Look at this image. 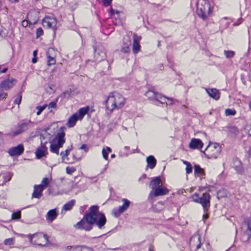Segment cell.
Returning <instances> with one entry per match:
<instances>
[{
	"mask_svg": "<svg viewBox=\"0 0 251 251\" xmlns=\"http://www.w3.org/2000/svg\"><path fill=\"white\" fill-rule=\"evenodd\" d=\"M197 13L199 16L206 19L212 13L211 6L207 1H199L197 2Z\"/></svg>",
	"mask_w": 251,
	"mask_h": 251,
	"instance_id": "7a4b0ae2",
	"label": "cell"
},
{
	"mask_svg": "<svg viewBox=\"0 0 251 251\" xmlns=\"http://www.w3.org/2000/svg\"><path fill=\"white\" fill-rule=\"evenodd\" d=\"M195 172L197 173V174H202L204 172V170L202 169L199 166H195Z\"/></svg>",
	"mask_w": 251,
	"mask_h": 251,
	"instance_id": "8d00e7d4",
	"label": "cell"
},
{
	"mask_svg": "<svg viewBox=\"0 0 251 251\" xmlns=\"http://www.w3.org/2000/svg\"><path fill=\"white\" fill-rule=\"evenodd\" d=\"M148 166L150 168L153 169L156 166V158L153 156H149L147 159Z\"/></svg>",
	"mask_w": 251,
	"mask_h": 251,
	"instance_id": "603a6c76",
	"label": "cell"
},
{
	"mask_svg": "<svg viewBox=\"0 0 251 251\" xmlns=\"http://www.w3.org/2000/svg\"><path fill=\"white\" fill-rule=\"evenodd\" d=\"M57 129L58 125L57 124H54L44 130L41 135V139L42 143L45 144L48 142L51 139L52 137L56 134Z\"/></svg>",
	"mask_w": 251,
	"mask_h": 251,
	"instance_id": "277c9868",
	"label": "cell"
},
{
	"mask_svg": "<svg viewBox=\"0 0 251 251\" xmlns=\"http://www.w3.org/2000/svg\"><path fill=\"white\" fill-rule=\"evenodd\" d=\"M211 197L207 193L203 194V196L199 199L198 202L201 203L205 208H208L209 206Z\"/></svg>",
	"mask_w": 251,
	"mask_h": 251,
	"instance_id": "4fadbf2b",
	"label": "cell"
},
{
	"mask_svg": "<svg viewBox=\"0 0 251 251\" xmlns=\"http://www.w3.org/2000/svg\"><path fill=\"white\" fill-rule=\"evenodd\" d=\"M47 153V148L45 145L41 146L37 150L35 153L36 156L37 158H41L45 156Z\"/></svg>",
	"mask_w": 251,
	"mask_h": 251,
	"instance_id": "ac0fdd59",
	"label": "cell"
},
{
	"mask_svg": "<svg viewBox=\"0 0 251 251\" xmlns=\"http://www.w3.org/2000/svg\"><path fill=\"white\" fill-rule=\"evenodd\" d=\"M225 114L227 116L235 115L236 114V111L233 109H227L226 110Z\"/></svg>",
	"mask_w": 251,
	"mask_h": 251,
	"instance_id": "1f68e13d",
	"label": "cell"
},
{
	"mask_svg": "<svg viewBox=\"0 0 251 251\" xmlns=\"http://www.w3.org/2000/svg\"><path fill=\"white\" fill-rule=\"evenodd\" d=\"M37 61V59L35 58V57H34V58L33 59V60H32V62H33V63H36Z\"/></svg>",
	"mask_w": 251,
	"mask_h": 251,
	"instance_id": "bcb514c9",
	"label": "cell"
},
{
	"mask_svg": "<svg viewBox=\"0 0 251 251\" xmlns=\"http://www.w3.org/2000/svg\"><path fill=\"white\" fill-rule=\"evenodd\" d=\"M56 104H55V103H52L51 104L49 105V108H55V107H56Z\"/></svg>",
	"mask_w": 251,
	"mask_h": 251,
	"instance_id": "ee69618b",
	"label": "cell"
},
{
	"mask_svg": "<svg viewBox=\"0 0 251 251\" xmlns=\"http://www.w3.org/2000/svg\"><path fill=\"white\" fill-rule=\"evenodd\" d=\"M30 240L33 244L40 246H45L48 243L47 237L42 233H37L33 235Z\"/></svg>",
	"mask_w": 251,
	"mask_h": 251,
	"instance_id": "8992f818",
	"label": "cell"
},
{
	"mask_svg": "<svg viewBox=\"0 0 251 251\" xmlns=\"http://www.w3.org/2000/svg\"><path fill=\"white\" fill-rule=\"evenodd\" d=\"M150 187L152 188H158L163 185V182L159 179H156L151 182Z\"/></svg>",
	"mask_w": 251,
	"mask_h": 251,
	"instance_id": "d4e9b609",
	"label": "cell"
},
{
	"mask_svg": "<svg viewBox=\"0 0 251 251\" xmlns=\"http://www.w3.org/2000/svg\"><path fill=\"white\" fill-rule=\"evenodd\" d=\"M125 98L121 94L117 92L110 94L106 101V107L110 111L116 108H120L125 104Z\"/></svg>",
	"mask_w": 251,
	"mask_h": 251,
	"instance_id": "6da1fadb",
	"label": "cell"
},
{
	"mask_svg": "<svg viewBox=\"0 0 251 251\" xmlns=\"http://www.w3.org/2000/svg\"><path fill=\"white\" fill-rule=\"evenodd\" d=\"M169 192L168 189L163 187H159L155 190V194L156 196L165 195Z\"/></svg>",
	"mask_w": 251,
	"mask_h": 251,
	"instance_id": "44dd1931",
	"label": "cell"
},
{
	"mask_svg": "<svg viewBox=\"0 0 251 251\" xmlns=\"http://www.w3.org/2000/svg\"><path fill=\"white\" fill-rule=\"evenodd\" d=\"M222 148L218 143H210L205 149L204 153L209 158H216L221 154Z\"/></svg>",
	"mask_w": 251,
	"mask_h": 251,
	"instance_id": "3957f363",
	"label": "cell"
},
{
	"mask_svg": "<svg viewBox=\"0 0 251 251\" xmlns=\"http://www.w3.org/2000/svg\"><path fill=\"white\" fill-rule=\"evenodd\" d=\"M140 46L139 40L134 39V45H133V51L134 54H136L140 51Z\"/></svg>",
	"mask_w": 251,
	"mask_h": 251,
	"instance_id": "4316f807",
	"label": "cell"
},
{
	"mask_svg": "<svg viewBox=\"0 0 251 251\" xmlns=\"http://www.w3.org/2000/svg\"><path fill=\"white\" fill-rule=\"evenodd\" d=\"M203 146V142L199 139H193L189 144L190 148L193 149H201Z\"/></svg>",
	"mask_w": 251,
	"mask_h": 251,
	"instance_id": "9a60e30c",
	"label": "cell"
},
{
	"mask_svg": "<svg viewBox=\"0 0 251 251\" xmlns=\"http://www.w3.org/2000/svg\"><path fill=\"white\" fill-rule=\"evenodd\" d=\"M57 23V20L52 17H45L42 21V26L45 29H51L56 26Z\"/></svg>",
	"mask_w": 251,
	"mask_h": 251,
	"instance_id": "ba28073f",
	"label": "cell"
},
{
	"mask_svg": "<svg viewBox=\"0 0 251 251\" xmlns=\"http://www.w3.org/2000/svg\"><path fill=\"white\" fill-rule=\"evenodd\" d=\"M41 184L43 185H45V187H46L49 184L48 179L47 178H44V179H43V180L41 182Z\"/></svg>",
	"mask_w": 251,
	"mask_h": 251,
	"instance_id": "ab89813d",
	"label": "cell"
},
{
	"mask_svg": "<svg viewBox=\"0 0 251 251\" xmlns=\"http://www.w3.org/2000/svg\"><path fill=\"white\" fill-rule=\"evenodd\" d=\"M145 95L149 98V99L154 100L158 101V102L166 105H171L173 104V101L171 99H169L163 95L160 94L156 93L153 91H149L146 92Z\"/></svg>",
	"mask_w": 251,
	"mask_h": 251,
	"instance_id": "5b68a950",
	"label": "cell"
},
{
	"mask_svg": "<svg viewBox=\"0 0 251 251\" xmlns=\"http://www.w3.org/2000/svg\"><path fill=\"white\" fill-rule=\"evenodd\" d=\"M28 127V125L26 124H24L20 125L19 128H18V129L15 131L14 134V135H17V134H20V133L23 132L25 131L27 129Z\"/></svg>",
	"mask_w": 251,
	"mask_h": 251,
	"instance_id": "f1b7e54d",
	"label": "cell"
},
{
	"mask_svg": "<svg viewBox=\"0 0 251 251\" xmlns=\"http://www.w3.org/2000/svg\"><path fill=\"white\" fill-rule=\"evenodd\" d=\"M24 151V146L23 145L21 144L16 147L11 148L8 150V153L11 156H18L23 153Z\"/></svg>",
	"mask_w": 251,
	"mask_h": 251,
	"instance_id": "8fae6325",
	"label": "cell"
},
{
	"mask_svg": "<svg viewBox=\"0 0 251 251\" xmlns=\"http://www.w3.org/2000/svg\"><path fill=\"white\" fill-rule=\"evenodd\" d=\"M44 34V32L43 30H42V28H39L37 30L36 32V38H38L40 37L41 36H42V35Z\"/></svg>",
	"mask_w": 251,
	"mask_h": 251,
	"instance_id": "d590c367",
	"label": "cell"
},
{
	"mask_svg": "<svg viewBox=\"0 0 251 251\" xmlns=\"http://www.w3.org/2000/svg\"><path fill=\"white\" fill-rule=\"evenodd\" d=\"M88 107H83V108H81L78 110V115L79 120H81V119H83V117H84V115L88 112Z\"/></svg>",
	"mask_w": 251,
	"mask_h": 251,
	"instance_id": "484cf974",
	"label": "cell"
},
{
	"mask_svg": "<svg viewBox=\"0 0 251 251\" xmlns=\"http://www.w3.org/2000/svg\"><path fill=\"white\" fill-rule=\"evenodd\" d=\"M39 12L35 11H31L28 15L29 21L32 24H35L39 19Z\"/></svg>",
	"mask_w": 251,
	"mask_h": 251,
	"instance_id": "e0dca14e",
	"label": "cell"
},
{
	"mask_svg": "<svg viewBox=\"0 0 251 251\" xmlns=\"http://www.w3.org/2000/svg\"><path fill=\"white\" fill-rule=\"evenodd\" d=\"M98 208L97 206H93L91 208V211L87 214L86 216V221L89 224H94L96 222L97 218V211Z\"/></svg>",
	"mask_w": 251,
	"mask_h": 251,
	"instance_id": "52a82bcc",
	"label": "cell"
},
{
	"mask_svg": "<svg viewBox=\"0 0 251 251\" xmlns=\"http://www.w3.org/2000/svg\"><path fill=\"white\" fill-rule=\"evenodd\" d=\"M59 147L57 144H55V143H53L50 146V149L51 151L53 152L54 153H59Z\"/></svg>",
	"mask_w": 251,
	"mask_h": 251,
	"instance_id": "4dcf8cb0",
	"label": "cell"
},
{
	"mask_svg": "<svg viewBox=\"0 0 251 251\" xmlns=\"http://www.w3.org/2000/svg\"><path fill=\"white\" fill-rule=\"evenodd\" d=\"M107 151L105 149H103V156H104V158L105 159H107V160L108 158V153H107Z\"/></svg>",
	"mask_w": 251,
	"mask_h": 251,
	"instance_id": "b9f144b4",
	"label": "cell"
},
{
	"mask_svg": "<svg viewBox=\"0 0 251 251\" xmlns=\"http://www.w3.org/2000/svg\"><path fill=\"white\" fill-rule=\"evenodd\" d=\"M14 243V239L13 238H9L7 239L5 241V244L6 245H12Z\"/></svg>",
	"mask_w": 251,
	"mask_h": 251,
	"instance_id": "74e56055",
	"label": "cell"
},
{
	"mask_svg": "<svg viewBox=\"0 0 251 251\" xmlns=\"http://www.w3.org/2000/svg\"><path fill=\"white\" fill-rule=\"evenodd\" d=\"M184 163L187 165V168H186V170H187V174H189V173H191L192 171V165H191V164L190 163H188V162H184Z\"/></svg>",
	"mask_w": 251,
	"mask_h": 251,
	"instance_id": "d6a6232c",
	"label": "cell"
},
{
	"mask_svg": "<svg viewBox=\"0 0 251 251\" xmlns=\"http://www.w3.org/2000/svg\"><path fill=\"white\" fill-rule=\"evenodd\" d=\"M247 132L249 134L250 136H251V124L250 126H248L246 128Z\"/></svg>",
	"mask_w": 251,
	"mask_h": 251,
	"instance_id": "7bdbcfd3",
	"label": "cell"
},
{
	"mask_svg": "<svg viewBox=\"0 0 251 251\" xmlns=\"http://www.w3.org/2000/svg\"><path fill=\"white\" fill-rule=\"evenodd\" d=\"M111 2V1H105L104 3V5L106 6H108L110 5V4Z\"/></svg>",
	"mask_w": 251,
	"mask_h": 251,
	"instance_id": "f6af8a7d",
	"label": "cell"
},
{
	"mask_svg": "<svg viewBox=\"0 0 251 251\" xmlns=\"http://www.w3.org/2000/svg\"><path fill=\"white\" fill-rule=\"evenodd\" d=\"M75 204V200H72L71 201L69 202L66 204H65L64 206H63V209L65 211H69L72 209Z\"/></svg>",
	"mask_w": 251,
	"mask_h": 251,
	"instance_id": "83f0119b",
	"label": "cell"
},
{
	"mask_svg": "<svg viewBox=\"0 0 251 251\" xmlns=\"http://www.w3.org/2000/svg\"><path fill=\"white\" fill-rule=\"evenodd\" d=\"M21 217V211H18V212H15L12 214V219H20Z\"/></svg>",
	"mask_w": 251,
	"mask_h": 251,
	"instance_id": "e575fe53",
	"label": "cell"
},
{
	"mask_svg": "<svg viewBox=\"0 0 251 251\" xmlns=\"http://www.w3.org/2000/svg\"><path fill=\"white\" fill-rule=\"evenodd\" d=\"M106 222H107V220H106L105 217L104 215H103L102 216H101V217L99 220V221L97 223V225L99 228H101L105 225Z\"/></svg>",
	"mask_w": 251,
	"mask_h": 251,
	"instance_id": "f546056e",
	"label": "cell"
},
{
	"mask_svg": "<svg viewBox=\"0 0 251 251\" xmlns=\"http://www.w3.org/2000/svg\"><path fill=\"white\" fill-rule=\"evenodd\" d=\"M78 117L77 114H74L70 118L68 121V126L70 128H72L76 125L77 121L78 120Z\"/></svg>",
	"mask_w": 251,
	"mask_h": 251,
	"instance_id": "ffe728a7",
	"label": "cell"
},
{
	"mask_svg": "<svg viewBox=\"0 0 251 251\" xmlns=\"http://www.w3.org/2000/svg\"><path fill=\"white\" fill-rule=\"evenodd\" d=\"M46 107H47V105H45L42 107H38L37 110H38V111L37 115H40L41 113L42 112V111L45 110Z\"/></svg>",
	"mask_w": 251,
	"mask_h": 251,
	"instance_id": "f35d334b",
	"label": "cell"
},
{
	"mask_svg": "<svg viewBox=\"0 0 251 251\" xmlns=\"http://www.w3.org/2000/svg\"><path fill=\"white\" fill-rule=\"evenodd\" d=\"M66 170H67V172L68 174H72L75 171V169L74 168H73V167H71V168L68 167Z\"/></svg>",
	"mask_w": 251,
	"mask_h": 251,
	"instance_id": "60d3db41",
	"label": "cell"
},
{
	"mask_svg": "<svg viewBox=\"0 0 251 251\" xmlns=\"http://www.w3.org/2000/svg\"><path fill=\"white\" fill-rule=\"evenodd\" d=\"M235 52L232 51H225V54L226 57L227 58H229V59L233 57V56H235Z\"/></svg>",
	"mask_w": 251,
	"mask_h": 251,
	"instance_id": "836d02e7",
	"label": "cell"
},
{
	"mask_svg": "<svg viewBox=\"0 0 251 251\" xmlns=\"http://www.w3.org/2000/svg\"><path fill=\"white\" fill-rule=\"evenodd\" d=\"M206 91L209 96L214 99L215 100L219 99L221 96V93L219 90L215 88H207L206 89Z\"/></svg>",
	"mask_w": 251,
	"mask_h": 251,
	"instance_id": "5bb4252c",
	"label": "cell"
},
{
	"mask_svg": "<svg viewBox=\"0 0 251 251\" xmlns=\"http://www.w3.org/2000/svg\"><path fill=\"white\" fill-rule=\"evenodd\" d=\"M56 51L52 48H50L47 51V58H48L47 63L49 66H51L56 64Z\"/></svg>",
	"mask_w": 251,
	"mask_h": 251,
	"instance_id": "30bf717a",
	"label": "cell"
},
{
	"mask_svg": "<svg viewBox=\"0 0 251 251\" xmlns=\"http://www.w3.org/2000/svg\"><path fill=\"white\" fill-rule=\"evenodd\" d=\"M123 204L121 206L120 208H119L117 212H116V213L115 214V215H116V216H118V215H120L121 214L124 212L125 211H126L129 206L130 203L128 200H123Z\"/></svg>",
	"mask_w": 251,
	"mask_h": 251,
	"instance_id": "d6986e66",
	"label": "cell"
},
{
	"mask_svg": "<svg viewBox=\"0 0 251 251\" xmlns=\"http://www.w3.org/2000/svg\"><path fill=\"white\" fill-rule=\"evenodd\" d=\"M249 107H250V109H251V102L250 103Z\"/></svg>",
	"mask_w": 251,
	"mask_h": 251,
	"instance_id": "7dc6e473",
	"label": "cell"
},
{
	"mask_svg": "<svg viewBox=\"0 0 251 251\" xmlns=\"http://www.w3.org/2000/svg\"><path fill=\"white\" fill-rule=\"evenodd\" d=\"M17 81L12 78H7L2 81L1 84V90H8L15 86Z\"/></svg>",
	"mask_w": 251,
	"mask_h": 251,
	"instance_id": "9c48e42d",
	"label": "cell"
},
{
	"mask_svg": "<svg viewBox=\"0 0 251 251\" xmlns=\"http://www.w3.org/2000/svg\"><path fill=\"white\" fill-rule=\"evenodd\" d=\"M65 134L64 132H60V134H59L58 136H57V145H59V147L61 148L63 146L64 143L65 141Z\"/></svg>",
	"mask_w": 251,
	"mask_h": 251,
	"instance_id": "cb8c5ba5",
	"label": "cell"
},
{
	"mask_svg": "<svg viewBox=\"0 0 251 251\" xmlns=\"http://www.w3.org/2000/svg\"><path fill=\"white\" fill-rule=\"evenodd\" d=\"M45 187H46L45 185H44L42 184H41L40 185H35L33 195V198H40L42 196V193Z\"/></svg>",
	"mask_w": 251,
	"mask_h": 251,
	"instance_id": "7c38bea8",
	"label": "cell"
},
{
	"mask_svg": "<svg viewBox=\"0 0 251 251\" xmlns=\"http://www.w3.org/2000/svg\"><path fill=\"white\" fill-rule=\"evenodd\" d=\"M232 166L235 169L236 171H238L239 173L242 174L244 171L242 163L240 161V160L238 158H235L233 159V161L232 163Z\"/></svg>",
	"mask_w": 251,
	"mask_h": 251,
	"instance_id": "2e32d148",
	"label": "cell"
},
{
	"mask_svg": "<svg viewBox=\"0 0 251 251\" xmlns=\"http://www.w3.org/2000/svg\"><path fill=\"white\" fill-rule=\"evenodd\" d=\"M149 251H153V250L152 249H150L149 250Z\"/></svg>",
	"mask_w": 251,
	"mask_h": 251,
	"instance_id": "c3c4849f",
	"label": "cell"
},
{
	"mask_svg": "<svg viewBox=\"0 0 251 251\" xmlns=\"http://www.w3.org/2000/svg\"><path fill=\"white\" fill-rule=\"evenodd\" d=\"M57 216V211L56 209H52L49 211L47 214V219L49 221L52 222L54 221Z\"/></svg>",
	"mask_w": 251,
	"mask_h": 251,
	"instance_id": "7402d4cb",
	"label": "cell"
}]
</instances>
